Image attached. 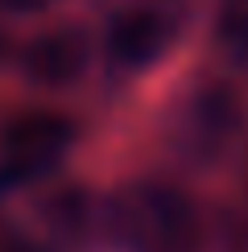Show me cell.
<instances>
[{"label":"cell","instance_id":"obj_7","mask_svg":"<svg viewBox=\"0 0 248 252\" xmlns=\"http://www.w3.org/2000/svg\"><path fill=\"white\" fill-rule=\"evenodd\" d=\"M41 4L46 0H0V8H8V13H37Z\"/></svg>","mask_w":248,"mask_h":252},{"label":"cell","instance_id":"obj_6","mask_svg":"<svg viewBox=\"0 0 248 252\" xmlns=\"http://www.w3.org/2000/svg\"><path fill=\"white\" fill-rule=\"evenodd\" d=\"M46 215L62 232H83L87 227V215H91V194L87 190H62V194H54L46 203Z\"/></svg>","mask_w":248,"mask_h":252},{"label":"cell","instance_id":"obj_5","mask_svg":"<svg viewBox=\"0 0 248 252\" xmlns=\"http://www.w3.org/2000/svg\"><path fill=\"white\" fill-rule=\"evenodd\" d=\"M236 120H240V99L223 83L199 87L194 99H190V108H186V128H190L194 145H203V149H219L227 136H232Z\"/></svg>","mask_w":248,"mask_h":252},{"label":"cell","instance_id":"obj_4","mask_svg":"<svg viewBox=\"0 0 248 252\" xmlns=\"http://www.w3.org/2000/svg\"><path fill=\"white\" fill-rule=\"evenodd\" d=\"M21 66L37 87H70L87 70V41L79 29H50L25 46Z\"/></svg>","mask_w":248,"mask_h":252},{"label":"cell","instance_id":"obj_2","mask_svg":"<svg viewBox=\"0 0 248 252\" xmlns=\"http://www.w3.org/2000/svg\"><path fill=\"white\" fill-rule=\"evenodd\" d=\"M75 120L58 116V112H25L0 136V153H4V170L13 178H29L46 165H54L62 153L75 145Z\"/></svg>","mask_w":248,"mask_h":252},{"label":"cell","instance_id":"obj_3","mask_svg":"<svg viewBox=\"0 0 248 252\" xmlns=\"http://www.w3.org/2000/svg\"><path fill=\"white\" fill-rule=\"evenodd\" d=\"M165 46H170V17L153 4L124 8L108 29V54L124 70H141L149 62H157Z\"/></svg>","mask_w":248,"mask_h":252},{"label":"cell","instance_id":"obj_1","mask_svg":"<svg viewBox=\"0 0 248 252\" xmlns=\"http://www.w3.org/2000/svg\"><path fill=\"white\" fill-rule=\"evenodd\" d=\"M116 232L137 252H194L199 219L182 190L141 186L116 207Z\"/></svg>","mask_w":248,"mask_h":252}]
</instances>
